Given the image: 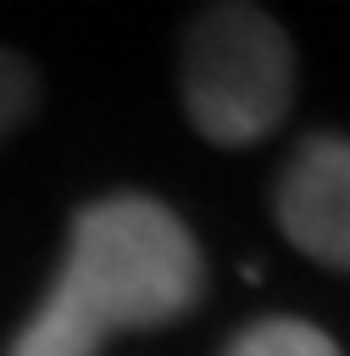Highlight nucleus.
<instances>
[{"label":"nucleus","instance_id":"nucleus-1","mask_svg":"<svg viewBox=\"0 0 350 356\" xmlns=\"http://www.w3.org/2000/svg\"><path fill=\"white\" fill-rule=\"evenodd\" d=\"M200 289V245L167 200L100 195L72 211L61 273L6 356H100L111 334L178 323Z\"/></svg>","mask_w":350,"mask_h":356},{"label":"nucleus","instance_id":"nucleus-2","mask_svg":"<svg viewBox=\"0 0 350 356\" xmlns=\"http://www.w3.org/2000/svg\"><path fill=\"white\" fill-rule=\"evenodd\" d=\"M294 95L289 33L261 6H206L183 33V111L211 145L267 139Z\"/></svg>","mask_w":350,"mask_h":356},{"label":"nucleus","instance_id":"nucleus-3","mask_svg":"<svg viewBox=\"0 0 350 356\" xmlns=\"http://www.w3.org/2000/svg\"><path fill=\"white\" fill-rule=\"evenodd\" d=\"M272 217L300 256L350 273V139H300L272 189Z\"/></svg>","mask_w":350,"mask_h":356},{"label":"nucleus","instance_id":"nucleus-4","mask_svg":"<svg viewBox=\"0 0 350 356\" xmlns=\"http://www.w3.org/2000/svg\"><path fill=\"white\" fill-rule=\"evenodd\" d=\"M222 356H339L333 334H322L306 317H261L250 328H239Z\"/></svg>","mask_w":350,"mask_h":356},{"label":"nucleus","instance_id":"nucleus-5","mask_svg":"<svg viewBox=\"0 0 350 356\" xmlns=\"http://www.w3.org/2000/svg\"><path fill=\"white\" fill-rule=\"evenodd\" d=\"M33 95H39V83H33V67L22 61V56H11V50H0V139L33 111Z\"/></svg>","mask_w":350,"mask_h":356}]
</instances>
